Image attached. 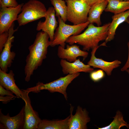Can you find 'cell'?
<instances>
[{
	"mask_svg": "<svg viewBox=\"0 0 129 129\" xmlns=\"http://www.w3.org/2000/svg\"><path fill=\"white\" fill-rule=\"evenodd\" d=\"M8 31L0 34V53L2 51L7 42L9 37Z\"/></svg>",
	"mask_w": 129,
	"mask_h": 129,
	"instance_id": "d4e9b609",
	"label": "cell"
},
{
	"mask_svg": "<svg viewBox=\"0 0 129 129\" xmlns=\"http://www.w3.org/2000/svg\"><path fill=\"white\" fill-rule=\"evenodd\" d=\"M103 43L92 49L90 59L87 64L93 68H98L105 71L108 76L110 75L113 69L120 66L121 62L116 60L111 62L105 61L102 59L97 58L95 56V53L97 49L101 46H104Z\"/></svg>",
	"mask_w": 129,
	"mask_h": 129,
	"instance_id": "4fadbf2b",
	"label": "cell"
},
{
	"mask_svg": "<svg viewBox=\"0 0 129 129\" xmlns=\"http://www.w3.org/2000/svg\"><path fill=\"white\" fill-rule=\"evenodd\" d=\"M121 1H129V0H120Z\"/></svg>",
	"mask_w": 129,
	"mask_h": 129,
	"instance_id": "1f68e13d",
	"label": "cell"
},
{
	"mask_svg": "<svg viewBox=\"0 0 129 129\" xmlns=\"http://www.w3.org/2000/svg\"><path fill=\"white\" fill-rule=\"evenodd\" d=\"M125 71H126L129 74V68L127 69Z\"/></svg>",
	"mask_w": 129,
	"mask_h": 129,
	"instance_id": "4dcf8cb0",
	"label": "cell"
},
{
	"mask_svg": "<svg viewBox=\"0 0 129 129\" xmlns=\"http://www.w3.org/2000/svg\"><path fill=\"white\" fill-rule=\"evenodd\" d=\"M49 38L46 33L42 31L39 32L33 43L29 47V52L26 58L24 69L26 81H30L34 71L41 65L46 58L48 48L51 43Z\"/></svg>",
	"mask_w": 129,
	"mask_h": 129,
	"instance_id": "6da1fadb",
	"label": "cell"
},
{
	"mask_svg": "<svg viewBox=\"0 0 129 129\" xmlns=\"http://www.w3.org/2000/svg\"><path fill=\"white\" fill-rule=\"evenodd\" d=\"M14 22L9 29V35L7 41L2 51L0 53V69L7 72L8 68L11 67L16 56L15 52L11 50L12 43L13 42L14 38L13 34L18 30V28L14 29Z\"/></svg>",
	"mask_w": 129,
	"mask_h": 129,
	"instance_id": "52a82bcc",
	"label": "cell"
},
{
	"mask_svg": "<svg viewBox=\"0 0 129 129\" xmlns=\"http://www.w3.org/2000/svg\"><path fill=\"white\" fill-rule=\"evenodd\" d=\"M17 97L14 96H0V101L2 102L3 103H7L11 100L14 99L15 98Z\"/></svg>",
	"mask_w": 129,
	"mask_h": 129,
	"instance_id": "484cf974",
	"label": "cell"
},
{
	"mask_svg": "<svg viewBox=\"0 0 129 129\" xmlns=\"http://www.w3.org/2000/svg\"><path fill=\"white\" fill-rule=\"evenodd\" d=\"M110 23L109 22L97 27L90 23L83 33L70 37L66 43L70 45L77 43L83 47V50L89 51L98 46L100 41H105L108 36Z\"/></svg>",
	"mask_w": 129,
	"mask_h": 129,
	"instance_id": "7a4b0ae2",
	"label": "cell"
},
{
	"mask_svg": "<svg viewBox=\"0 0 129 129\" xmlns=\"http://www.w3.org/2000/svg\"><path fill=\"white\" fill-rule=\"evenodd\" d=\"M57 55L61 59H65L70 62H74L78 57H83V60L87 57L88 53L86 51L82 50L79 46L76 44L67 45L65 48L60 45L59 46Z\"/></svg>",
	"mask_w": 129,
	"mask_h": 129,
	"instance_id": "7c38bea8",
	"label": "cell"
},
{
	"mask_svg": "<svg viewBox=\"0 0 129 129\" xmlns=\"http://www.w3.org/2000/svg\"><path fill=\"white\" fill-rule=\"evenodd\" d=\"M108 3L107 0H104L91 6L88 12L87 21L90 23H95L97 26H100L102 24L101 16L106 7Z\"/></svg>",
	"mask_w": 129,
	"mask_h": 129,
	"instance_id": "e0dca14e",
	"label": "cell"
},
{
	"mask_svg": "<svg viewBox=\"0 0 129 129\" xmlns=\"http://www.w3.org/2000/svg\"><path fill=\"white\" fill-rule=\"evenodd\" d=\"M22 99L25 102V122L24 129H37L41 120L38 113L33 109L28 96L29 92L25 90H22Z\"/></svg>",
	"mask_w": 129,
	"mask_h": 129,
	"instance_id": "ba28073f",
	"label": "cell"
},
{
	"mask_svg": "<svg viewBox=\"0 0 129 129\" xmlns=\"http://www.w3.org/2000/svg\"><path fill=\"white\" fill-rule=\"evenodd\" d=\"M66 2L67 7V20L74 25L87 21L91 6L84 0H70Z\"/></svg>",
	"mask_w": 129,
	"mask_h": 129,
	"instance_id": "8992f818",
	"label": "cell"
},
{
	"mask_svg": "<svg viewBox=\"0 0 129 129\" xmlns=\"http://www.w3.org/2000/svg\"><path fill=\"white\" fill-rule=\"evenodd\" d=\"M65 1H67V0H65Z\"/></svg>",
	"mask_w": 129,
	"mask_h": 129,
	"instance_id": "d6a6232c",
	"label": "cell"
},
{
	"mask_svg": "<svg viewBox=\"0 0 129 129\" xmlns=\"http://www.w3.org/2000/svg\"><path fill=\"white\" fill-rule=\"evenodd\" d=\"M125 22L128 23L129 25V16L126 19Z\"/></svg>",
	"mask_w": 129,
	"mask_h": 129,
	"instance_id": "f546056e",
	"label": "cell"
},
{
	"mask_svg": "<svg viewBox=\"0 0 129 129\" xmlns=\"http://www.w3.org/2000/svg\"><path fill=\"white\" fill-rule=\"evenodd\" d=\"M70 117L61 120H41L37 129H69Z\"/></svg>",
	"mask_w": 129,
	"mask_h": 129,
	"instance_id": "d6986e66",
	"label": "cell"
},
{
	"mask_svg": "<svg viewBox=\"0 0 129 129\" xmlns=\"http://www.w3.org/2000/svg\"><path fill=\"white\" fill-rule=\"evenodd\" d=\"M129 16V10L114 14L112 16V20L109 26L108 36L104 42L106 43L114 39L117 27L121 24L125 22Z\"/></svg>",
	"mask_w": 129,
	"mask_h": 129,
	"instance_id": "ac0fdd59",
	"label": "cell"
},
{
	"mask_svg": "<svg viewBox=\"0 0 129 129\" xmlns=\"http://www.w3.org/2000/svg\"><path fill=\"white\" fill-rule=\"evenodd\" d=\"M14 93L11 91L5 89L2 86L0 85V96H13Z\"/></svg>",
	"mask_w": 129,
	"mask_h": 129,
	"instance_id": "4316f807",
	"label": "cell"
},
{
	"mask_svg": "<svg viewBox=\"0 0 129 129\" xmlns=\"http://www.w3.org/2000/svg\"><path fill=\"white\" fill-rule=\"evenodd\" d=\"M60 64L64 74H71L83 72L91 73L94 69L88 64H85L79 59L74 62H70L65 59H61Z\"/></svg>",
	"mask_w": 129,
	"mask_h": 129,
	"instance_id": "9a60e30c",
	"label": "cell"
},
{
	"mask_svg": "<svg viewBox=\"0 0 129 129\" xmlns=\"http://www.w3.org/2000/svg\"><path fill=\"white\" fill-rule=\"evenodd\" d=\"M55 12L54 7H50L47 10L44 17V21H39L38 23L36 30L42 31L48 35L50 40L52 41L54 39V31L58 26V22L55 17Z\"/></svg>",
	"mask_w": 129,
	"mask_h": 129,
	"instance_id": "30bf717a",
	"label": "cell"
},
{
	"mask_svg": "<svg viewBox=\"0 0 129 129\" xmlns=\"http://www.w3.org/2000/svg\"><path fill=\"white\" fill-rule=\"evenodd\" d=\"M14 76L12 70L7 73L0 69V85L6 90L12 92L17 97L22 99V91L16 84Z\"/></svg>",
	"mask_w": 129,
	"mask_h": 129,
	"instance_id": "2e32d148",
	"label": "cell"
},
{
	"mask_svg": "<svg viewBox=\"0 0 129 129\" xmlns=\"http://www.w3.org/2000/svg\"><path fill=\"white\" fill-rule=\"evenodd\" d=\"M108 4L104 11L114 14H119L129 10V1L120 0H107Z\"/></svg>",
	"mask_w": 129,
	"mask_h": 129,
	"instance_id": "ffe728a7",
	"label": "cell"
},
{
	"mask_svg": "<svg viewBox=\"0 0 129 129\" xmlns=\"http://www.w3.org/2000/svg\"><path fill=\"white\" fill-rule=\"evenodd\" d=\"M113 118V121L109 125L102 128H98V129H119L124 126L129 128V124L124 120L122 113L119 111L117 112L116 115Z\"/></svg>",
	"mask_w": 129,
	"mask_h": 129,
	"instance_id": "7402d4cb",
	"label": "cell"
},
{
	"mask_svg": "<svg viewBox=\"0 0 129 129\" xmlns=\"http://www.w3.org/2000/svg\"><path fill=\"white\" fill-rule=\"evenodd\" d=\"M73 108H70V114L69 122V129H86L87 124L90 121L88 113L85 109L80 106L77 107L74 115L72 114Z\"/></svg>",
	"mask_w": 129,
	"mask_h": 129,
	"instance_id": "5bb4252c",
	"label": "cell"
},
{
	"mask_svg": "<svg viewBox=\"0 0 129 129\" xmlns=\"http://www.w3.org/2000/svg\"><path fill=\"white\" fill-rule=\"evenodd\" d=\"M19 5L16 0H0L1 8L15 7Z\"/></svg>",
	"mask_w": 129,
	"mask_h": 129,
	"instance_id": "cb8c5ba5",
	"label": "cell"
},
{
	"mask_svg": "<svg viewBox=\"0 0 129 129\" xmlns=\"http://www.w3.org/2000/svg\"><path fill=\"white\" fill-rule=\"evenodd\" d=\"M25 106L16 115L10 117L9 113L6 115L0 111V129H23L25 122Z\"/></svg>",
	"mask_w": 129,
	"mask_h": 129,
	"instance_id": "8fae6325",
	"label": "cell"
},
{
	"mask_svg": "<svg viewBox=\"0 0 129 129\" xmlns=\"http://www.w3.org/2000/svg\"><path fill=\"white\" fill-rule=\"evenodd\" d=\"M80 75V73L68 74L64 77H61L53 81L46 84L38 82L35 86L27 88L26 90L29 92L36 93L44 90H47L52 93L58 92L63 94L67 100V88L72 81Z\"/></svg>",
	"mask_w": 129,
	"mask_h": 129,
	"instance_id": "5b68a950",
	"label": "cell"
},
{
	"mask_svg": "<svg viewBox=\"0 0 129 129\" xmlns=\"http://www.w3.org/2000/svg\"><path fill=\"white\" fill-rule=\"evenodd\" d=\"M89 6H91L96 4L102 2L104 0H84Z\"/></svg>",
	"mask_w": 129,
	"mask_h": 129,
	"instance_id": "f1b7e54d",
	"label": "cell"
},
{
	"mask_svg": "<svg viewBox=\"0 0 129 129\" xmlns=\"http://www.w3.org/2000/svg\"><path fill=\"white\" fill-rule=\"evenodd\" d=\"M23 3L15 7H3L0 10V34L8 31L14 22L17 20Z\"/></svg>",
	"mask_w": 129,
	"mask_h": 129,
	"instance_id": "9c48e42d",
	"label": "cell"
},
{
	"mask_svg": "<svg viewBox=\"0 0 129 129\" xmlns=\"http://www.w3.org/2000/svg\"><path fill=\"white\" fill-rule=\"evenodd\" d=\"M53 6L57 17L60 16L65 22L67 21V7L65 1L63 0H50Z\"/></svg>",
	"mask_w": 129,
	"mask_h": 129,
	"instance_id": "44dd1931",
	"label": "cell"
},
{
	"mask_svg": "<svg viewBox=\"0 0 129 129\" xmlns=\"http://www.w3.org/2000/svg\"><path fill=\"white\" fill-rule=\"evenodd\" d=\"M57 17L59 26L55 30L50 46L53 47L59 45L65 48L66 41L69 37L81 34L90 23L87 21L78 25H70L66 24L60 16Z\"/></svg>",
	"mask_w": 129,
	"mask_h": 129,
	"instance_id": "3957f363",
	"label": "cell"
},
{
	"mask_svg": "<svg viewBox=\"0 0 129 129\" xmlns=\"http://www.w3.org/2000/svg\"><path fill=\"white\" fill-rule=\"evenodd\" d=\"M127 45L128 49V58L125 65L121 69V71H126L127 69L129 68V41Z\"/></svg>",
	"mask_w": 129,
	"mask_h": 129,
	"instance_id": "83f0119b",
	"label": "cell"
},
{
	"mask_svg": "<svg viewBox=\"0 0 129 129\" xmlns=\"http://www.w3.org/2000/svg\"><path fill=\"white\" fill-rule=\"evenodd\" d=\"M105 74L103 71L102 70H99L93 71L90 73V77L91 79L95 82L99 81L104 76Z\"/></svg>",
	"mask_w": 129,
	"mask_h": 129,
	"instance_id": "603a6c76",
	"label": "cell"
},
{
	"mask_svg": "<svg viewBox=\"0 0 129 129\" xmlns=\"http://www.w3.org/2000/svg\"><path fill=\"white\" fill-rule=\"evenodd\" d=\"M47 10L44 4L37 0H30L23 5L17 21L19 26L25 25L44 17Z\"/></svg>",
	"mask_w": 129,
	"mask_h": 129,
	"instance_id": "277c9868",
	"label": "cell"
}]
</instances>
